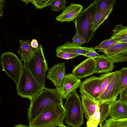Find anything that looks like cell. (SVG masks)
<instances>
[{
    "label": "cell",
    "mask_w": 127,
    "mask_h": 127,
    "mask_svg": "<svg viewBox=\"0 0 127 127\" xmlns=\"http://www.w3.org/2000/svg\"><path fill=\"white\" fill-rule=\"evenodd\" d=\"M63 99L56 89L44 88L30 100V104L28 108V121L35 119L47 108L63 104Z\"/></svg>",
    "instance_id": "cell-1"
},
{
    "label": "cell",
    "mask_w": 127,
    "mask_h": 127,
    "mask_svg": "<svg viewBox=\"0 0 127 127\" xmlns=\"http://www.w3.org/2000/svg\"><path fill=\"white\" fill-rule=\"evenodd\" d=\"M64 107L65 113L63 122L68 127H80L83 124V112L81 101L76 91L66 98Z\"/></svg>",
    "instance_id": "cell-2"
},
{
    "label": "cell",
    "mask_w": 127,
    "mask_h": 127,
    "mask_svg": "<svg viewBox=\"0 0 127 127\" xmlns=\"http://www.w3.org/2000/svg\"><path fill=\"white\" fill-rule=\"evenodd\" d=\"M65 113L63 104L45 109L33 120L29 122V127H56L62 123Z\"/></svg>",
    "instance_id": "cell-3"
},
{
    "label": "cell",
    "mask_w": 127,
    "mask_h": 127,
    "mask_svg": "<svg viewBox=\"0 0 127 127\" xmlns=\"http://www.w3.org/2000/svg\"><path fill=\"white\" fill-rule=\"evenodd\" d=\"M98 0H95L86 9L82 10L73 21L75 24L76 32L79 33L83 36L86 43L93 38L95 34L91 30V28Z\"/></svg>",
    "instance_id": "cell-4"
},
{
    "label": "cell",
    "mask_w": 127,
    "mask_h": 127,
    "mask_svg": "<svg viewBox=\"0 0 127 127\" xmlns=\"http://www.w3.org/2000/svg\"><path fill=\"white\" fill-rule=\"evenodd\" d=\"M16 86L18 95L30 100L44 88L36 80L27 67L24 65L19 82Z\"/></svg>",
    "instance_id": "cell-5"
},
{
    "label": "cell",
    "mask_w": 127,
    "mask_h": 127,
    "mask_svg": "<svg viewBox=\"0 0 127 127\" xmlns=\"http://www.w3.org/2000/svg\"><path fill=\"white\" fill-rule=\"evenodd\" d=\"M32 48L33 56L26 66L36 80L45 88V74L48 68L42 46L39 45L37 49Z\"/></svg>",
    "instance_id": "cell-6"
},
{
    "label": "cell",
    "mask_w": 127,
    "mask_h": 127,
    "mask_svg": "<svg viewBox=\"0 0 127 127\" xmlns=\"http://www.w3.org/2000/svg\"><path fill=\"white\" fill-rule=\"evenodd\" d=\"M0 59L3 71L13 79L17 86L23 69V65L21 60L15 54L9 52L2 53Z\"/></svg>",
    "instance_id": "cell-7"
},
{
    "label": "cell",
    "mask_w": 127,
    "mask_h": 127,
    "mask_svg": "<svg viewBox=\"0 0 127 127\" xmlns=\"http://www.w3.org/2000/svg\"><path fill=\"white\" fill-rule=\"evenodd\" d=\"M105 73L102 74L98 77L92 76L81 82L79 91L81 95L99 102V93Z\"/></svg>",
    "instance_id": "cell-8"
},
{
    "label": "cell",
    "mask_w": 127,
    "mask_h": 127,
    "mask_svg": "<svg viewBox=\"0 0 127 127\" xmlns=\"http://www.w3.org/2000/svg\"><path fill=\"white\" fill-rule=\"evenodd\" d=\"M121 73L119 70L115 73L104 91L100 96L99 101H103L117 97L122 91Z\"/></svg>",
    "instance_id": "cell-9"
},
{
    "label": "cell",
    "mask_w": 127,
    "mask_h": 127,
    "mask_svg": "<svg viewBox=\"0 0 127 127\" xmlns=\"http://www.w3.org/2000/svg\"><path fill=\"white\" fill-rule=\"evenodd\" d=\"M81 82V79L75 77L72 73L66 74L61 85L56 87V89L63 99H66L79 87Z\"/></svg>",
    "instance_id": "cell-10"
},
{
    "label": "cell",
    "mask_w": 127,
    "mask_h": 127,
    "mask_svg": "<svg viewBox=\"0 0 127 127\" xmlns=\"http://www.w3.org/2000/svg\"><path fill=\"white\" fill-rule=\"evenodd\" d=\"M102 52L114 63L126 61L127 43H118Z\"/></svg>",
    "instance_id": "cell-11"
},
{
    "label": "cell",
    "mask_w": 127,
    "mask_h": 127,
    "mask_svg": "<svg viewBox=\"0 0 127 127\" xmlns=\"http://www.w3.org/2000/svg\"><path fill=\"white\" fill-rule=\"evenodd\" d=\"M95 73V61L94 59L88 58L78 65L74 66L72 73L75 77L81 79Z\"/></svg>",
    "instance_id": "cell-12"
},
{
    "label": "cell",
    "mask_w": 127,
    "mask_h": 127,
    "mask_svg": "<svg viewBox=\"0 0 127 127\" xmlns=\"http://www.w3.org/2000/svg\"><path fill=\"white\" fill-rule=\"evenodd\" d=\"M66 74L65 63L62 62L54 65L48 69L46 77L53 83L56 87L61 85Z\"/></svg>",
    "instance_id": "cell-13"
},
{
    "label": "cell",
    "mask_w": 127,
    "mask_h": 127,
    "mask_svg": "<svg viewBox=\"0 0 127 127\" xmlns=\"http://www.w3.org/2000/svg\"><path fill=\"white\" fill-rule=\"evenodd\" d=\"M83 8V6L80 4L71 3L69 6H66L60 14L56 17L55 19L61 22L73 21L79 15Z\"/></svg>",
    "instance_id": "cell-14"
},
{
    "label": "cell",
    "mask_w": 127,
    "mask_h": 127,
    "mask_svg": "<svg viewBox=\"0 0 127 127\" xmlns=\"http://www.w3.org/2000/svg\"><path fill=\"white\" fill-rule=\"evenodd\" d=\"M95 50L92 47H86L76 45L68 40L62 45L58 47L56 52L62 51L84 55L90 52Z\"/></svg>",
    "instance_id": "cell-15"
},
{
    "label": "cell",
    "mask_w": 127,
    "mask_h": 127,
    "mask_svg": "<svg viewBox=\"0 0 127 127\" xmlns=\"http://www.w3.org/2000/svg\"><path fill=\"white\" fill-rule=\"evenodd\" d=\"M95 63L96 73H105L112 71L114 68V63L105 55L94 59Z\"/></svg>",
    "instance_id": "cell-16"
},
{
    "label": "cell",
    "mask_w": 127,
    "mask_h": 127,
    "mask_svg": "<svg viewBox=\"0 0 127 127\" xmlns=\"http://www.w3.org/2000/svg\"><path fill=\"white\" fill-rule=\"evenodd\" d=\"M115 120L127 118V104L119 99L116 100L111 105L109 115Z\"/></svg>",
    "instance_id": "cell-17"
},
{
    "label": "cell",
    "mask_w": 127,
    "mask_h": 127,
    "mask_svg": "<svg viewBox=\"0 0 127 127\" xmlns=\"http://www.w3.org/2000/svg\"><path fill=\"white\" fill-rule=\"evenodd\" d=\"M20 47L17 53L20 56L21 61L23 62L25 66L27 65L33 54V51L31 47L30 40L26 41L19 40Z\"/></svg>",
    "instance_id": "cell-18"
},
{
    "label": "cell",
    "mask_w": 127,
    "mask_h": 127,
    "mask_svg": "<svg viewBox=\"0 0 127 127\" xmlns=\"http://www.w3.org/2000/svg\"><path fill=\"white\" fill-rule=\"evenodd\" d=\"M80 97L83 112L87 120L95 112L99 102L95 101L82 95Z\"/></svg>",
    "instance_id": "cell-19"
},
{
    "label": "cell",
    "mask_w": 127,
    "mask_h": 127,
    "mask_svg": "<svg viewBox=\"0 0 127 127\" xmlns=\"http://www.w3.org/2000/svg\"><path fill=\"white\" fill-rule=\"evenodd\" d=\"M113 8V5L100 11L96 12L91 28V30L94 33H95L99 27L108 19Z\"/></svg>",
    "instance_id": "cell-20"
},
{
    "label": "cell",
    "mask_w": 127,
    "mask_h": 127,
    "mask_svg": "<svg viewBox=\"0 0 127 127\" xmlns=\"http://www.w3.org/2000/svg\"><path fill=\"white\" fill-rule=\"evenodd\" d=\"M109 39L119 43H127V26L123 25L121 23L116 25Z\"/></svg>",
    "instance_id": "cell-21"
},
{
    "label": "cell",
    "mask_w": 127,
    "mask_h": 127,
    "mask_svg": "<svg viewBox=\"0 0 127 127\" xmlns=\"http://www.w3.org/2000/svg\"><path fill=\"white\" fill-rule=\"evenodd\" d=\"M117 97H115L99 102L98 106L100 114L99 125H101L109 115L110 107L116 100Z\"/></svg>",
    "instance_id": "cell-22"
},
{
    "label": "cell",
    "mask_w": 127,
    "mask_h": 127,
    "mask_svg": "<svg viewBox=\"0 0 127 127\" xmlns=\"http://www.w3.org/2000/svg\"><path fill=\"white\" fill-rule=\"evenodd\" d=\"M99 126V127H127V118L115 120L110 117Z\"/></svg>",
    "instance_id": "cell-23"
},
{
    "label": "cell",
    "mask_w": 127,
    "mask_h": 127,
    "mask_svg": "<svg viewBox=\"0 0 127 127\" xmlns=\"http://www.w3.org/2000/svg\"><path fill=\"white\" fill-rule=\"evenodd\" d=\"M100 119V114L98 105L94 113L87 120L86 126L87 127H97L99 124Z\"/></svg>",
    "instance_id": "cell-24"
},
{
    "label": "cell",
    "mask_w": 127,
    "mask_h": 127,
    "mask_svg": "<svg viewBox=\"0 0 127 127\" xmlns=\"http://www.w3.org/2000/svg\"><path fill=\"white\" fill-rule=\"evenodd\" d=\"M66 3L65 0H50L49 5L51 6L52 10L58 12L63 10L66 7Z\"/></svg>",
    "instance_id": "cell-25"
},
{
    "label": "cell",
    "mask_w": 127,
    "mask_h": 127,
    "mask_svg": "<svg viewBox=\"0 0 127 127\" xmlns=\"http://www.w3.org/2000/svg\"><path fill=\"white\" fill-rule=\"evenodd\" d=\"M119 42L114 41L109 38L102 41L99 44L94 47V49H98V52H102Z\"/></svg>",
    "instance_id": "cell-26"
},
{
    "label": "cell",
    "mask_w": 127,
    "mask_h": 127,
    "mask_svg": "<svg viewBox=\"0 0 127 127\" xmlns=\"http://www.w3.org/2000/svg\"><path fill=\"white\" fill-rule=\"evenodd\" d=\"M116 2L115 0H98L96 4V12L113 5Z\"/></svg>",
    "instance_id": "cell-27"
},
{
    "label": "cell",
    "mask_w": 127,
    "mask_h": 127,
    "mask_svg": "<svg viewBox=\"0 0 127 127\" xmlns=\"http://www.w3.org/2000/svg\"><path fill=\"white\" fill-rule=\"evenodd\" d=\"M119 71L121 73V82L122 91L127 88V67H123Z\"/></svg>",
    "instance_id": "cell-28"
},
{
    "label": "cell",
    "mask_w": 127,
    "mask_h": 127,
    "mask_svg": "<svg viewBox=\"0 0 127 127\" xmlns=\"http://www.w3.org/2000/svg\"><path fill=\"white\" fill-rule=\"evenodd\" d=\"M50 0H32L31 2L33 4L36 9H42L49 5Z\"/></svg>",
    "instance_id": "cell-29"
},
{
    "label": "cell",
    "mask_w": 127,
    "mask_h": 127,
    "mask_svg": "<svg viewBox=\"0 0 127 127\" xmlns=\"http://www.w3.org/2000/svg\"><path fill=\"white\" fill-rule=\"evenodd\" d=\"M72 43L81 46L85 43V41L83 36L80 33L76 32L72 38Z\"/></svg>",
    "instance_id": "cell-30"
},
{
    "label": "cell",
    "mask_w": 127,
    "mask_h": 127,
    "mask_svg": "<svg viewBox=\"0 0 127 127\" xmlns=\"http://www.w3.org/2000/svg\"><path fill=\"white\" fill-rule=\"evenodd\" d=\"M57 57L65 60H68L75 58L79 55L65 52L60 51L56 52Z\"/></svg>",
    "instance_id": "cell-31"
},
{
    "label": "cell",
    "mask_w": 127,
    "mask_h": 127,
    "mask_svg": "<svg viewBox=\"0 0 127 127\" xmlns=\"http://www.w3.org/2000/svg\"><path fill=\"white\" fill-rule=\"evenodd\" d=\"M119 99L127 104V88L122 90L120 94Z\"/></svg>",
    "instance_id": "cell-32"
},
{
    "label": "cell",
    "mask_w": 127,
    "mask_h": 127,
    "mask_svg": "<svg viewBox=\"0 0 127 127\" xmlns=\"http://www.w3.org/2000/svg\"><path fill=\"white\" fill-rule=\"evenodd\" d=\"M99 55L97 54L95 50L88 53L84 55L83 56L88 58H90L94 59Z\"/></svg>",
    "instance_id": "cell-33"
},
{
    "label": "cell",
    "mask_w": 127,
    "mask_h": 127,
    "mask_svg": "<svg viewBox=\"0 0 127 127\" xmlns=\"http://www.w3.org/2000/svg\"><path fill=\"white\" fill-rule=\"evenodd\" d=\"M30 45L32 48L34 49H37L38 47V43L37 40L34 39H32Z\"/></svg>",
    "instance_id": "cell-34"
},
{
    "label": "cell",
    "mask_w": 127,
    "mask_h": 127,
    "mask_svg": "<svg viewBox=\"0 0 127 127\" xmlns=\"http://www.w3.org/2000/svg\"><path fill=\"white\" fill-rule=\"evenodd\" d=\"M4 1L3 0H0V17H2L3 15V8L4 6V4L3 3Z\"/></svg>",
    "instance_id": "cell-35"
},
{
    "label": "cell",
    "mask_w": 127,
    "mask_h": 127,
    "mask_svg": "<svg viewBox=\"0 0 127 127\" xmlns=\"http://www.w3.org/2000/svg\"><path fill=\"white\" fill-rule=\"evenodd\" d=\"M13 127H29L25 125L20 124L14 126Z\"/></svg>",
    "instance_id": "cell-36"
},
{
    "label": "cell",
    "mask_w": 127,
    "mask_h": 127,
    "mask_svg": "<svg viewBox=\"0 0 127 127\" xmlns=\"http://www.w3.org/2000/svg\"><path fill=\"white\" fill-rule=\"evenodd\" d=\"M23 2H25L26 4V5H27L29 2H31V0H22Z\"/></svg>",
    "instance_id": "cell-37"
},
{
    "label": "cell",
    "mask_w": 127,
    "mask_h": 127,
    "mask_svg": "<svg viewBox=\"0 0 127 127\" xmlns=\"http://www.w3.org/2000/svg\"><path fill=\"white\" fill-rule=\"evenodd\" d=\"M59 127H67L65 126L63 123H62V124L60 125L59 126H58Z\"/></svg>",
    "instance_id": "cell-38"
}]
</instances>
